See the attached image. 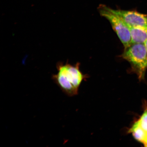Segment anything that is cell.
<instances>
[{
  "label": "cell",
  "mask_w": 147,
  "mask_h": 147,
  "mask_svg": "<svg viewBox=\"0 0 147 147\" xmlns=\"http://www.w3.org/2000/svg\"><path fill=\"white\" fill-rule=\"evenodd\" d=\"M144 144L145 146H147V137L146 139V141H145V142L144 143Z\"/></svg>",
  "instance_id": "cell-8"
},
{
  "label": "cell",
  "mask_w": 147,
  "mask_h": 147,
  "mask_svg": "<svg viewBox=\"0 0 147 147\" xmlns=\"http://www.w3.org/2000/svg\"><path fill=\"white\" fill-rule=\"evenodd\" d=\"M131 34L132 44H144L147 40V28L140 27H128Z\"/></svg>",
  "instance_id": "cell-5"
},
{
  "label": "cell",
  "mask_w": 147,
  "mask_h": 147,
  "mask_svg": "<svg viewBox=\"0 0 147 147\" xmlns=\"http://www.w3.org/2000/svg\"><path fill=\"white\" fill-rule=\"evenodd\" d=\"M128 131L131 133L134 138L144 144L147 137V133L141 127L138 121L133 124Z\"/></svg>",
  "instance_id": "cell-6"
},
{
  "label": "cell",
  "mask_w": 147,
  "mask_h": 147,
  "mask_svg": "<svg viewBox=\"0 0 147 147\" xmlns=\"http://www.w3.org/2000/svg\"><path fill=\"white\" fill-rule=\"evenodd\" d=\"M109 10L120 18L128 27H140L147 28V14L136 11H127L112 9Z\"/></svg>",
  "instance_id": "cell-4"
},
{
  "label": "cell",
  "mask_w": 147,
  "mask_h": 147,
  "mask_svg": "<svg viewBox=\"0 0 147 147\" xmlns=\"http://www.w3.org/2000/svg\"><path fill=\"white\" fill-rule=\"evenodd\" d=\"M123 58L131 64L140 79L144 77L147 68V50L144 44H133L125 49Z\"/></svg>",
  "instance_id": "cell-2"
},
{
  "label": "cell",
  "mask_w": 147,
  "mask_h": 147,
  "mask_svg": "<svg viewBox=\"0 0 147 147\" xmlns=\"http://www.w3.org/2000/svg\"><path fill=\"white\" fill-rule=\"evenodd\" d=\"M98 10L101 16L110 22L125 49L130 47L132 45L131 38L128 26L119 16L110 11L106 5H101L98 7Z\"/></svg>",
  "instance_id": "cell-3"
},
{
  "label": "cell",
  "mask_w": 147,
  "mask_h": 147,
  "mask_svg": "<svg viewBox=\"0 0 147 147\" xmlns=\"http://www.w3.org/2000/svg\"><path fill=\"white\" fill-rule=\"evenodd\" d=\"M144 45H145V46H146V48L147 49V40L146 41V42H145V43H144Z\"/></svg>",
  "instance_id": "cell-9"
},
{
  "label": "cell",
  "mask_w": 147,
  "mask_h": 147,
  "mask_svg": "<svg viewBox=\"0 0 147 147\" xmlns=\"http://www.w3.org/2000/svg\"><path fill=\"white\" fill-rule=\"evenodd\" d=\"M56 67L58 73L52 75V79L66 95L72 96L78 94L79 87L84 78L78 65L59 62Z\"/></svg>",
  "instance_id": "cell-1"
},
{
  "label": "cell",
  "mask_w": 147,
  "mask_h": 147,
  "mask_svg": "<svg viewBox=\"0 0 147 147\" xmlns=\"http://www.w3.org/2000/svg\"><path fill=\"white\" fill-rule=\"evenodd\" d=\"M141 127L147 133V110L138 120Z\"/></svg>",
  "instance_id": "cell-7"
}]
</instances>
